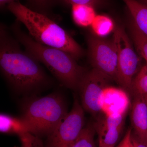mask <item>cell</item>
Instances as JSON below:
<instances>
[{
	"label": "cell",
	"mask_w": 147,
	"mask_h": 147,
	"mask_svg": "<svg viewBox=\"0 0 147 147\" xmlns=\"http://www.w3.org/2000/svg\"><path fill=\"white\" fill-rule=\"evenodd\" d=\"M9 34L6 27L0 26V67L9 83L20 91H29L49 83V78L38 61Z\"/></svg>",
	"instance_id": "1"
},
{
	"label": "cell",
	"mask_w": 147,
	"mask_h": 147,
	"mask_svg": "<svg viewBox=\"0 0 147 147\" xmlns=\"http://www.w3.org/2000/svg\"><path fill=\"white\" fill-rule=\"evenodd\" d=\"M20 22L16 20L11 30L26 51L42 63L52 74L67 88L78 89L86 74L85 69L76 59L63 50L39 43L21 30Z\"/></svg>",
	"instance_id": "2"
},
{
	"label": "cell",
	"mask_w": 147,
	"mask_h": 147,
	"mask_svg": "<svg viewBox=\"0 0 147 147\" xmlns=\"http://www.w3.org/2000/svg\"><path fill=\"white\" fill-rule=\"evenodd\" d=\"M7 9L16 20L24 24L37 42L63 50L76 60L84 56V50L75 40L47 15L28 8L18 2L9 4Z\"/></svg>",
	"instance_id": "3"
},
{
	"label": "cell",
	"mask_w": 147,
	"mask_h": 147,
	"mask_svg": "<svg viewBox=\"0 0 147 147\" xmlns=\"http://www.w3.org/2000/svg\"><path fill=\"white\" fill-rule=\"evenodd\" d=\"M22 112L30 133L38 137L50 135L67 113L63 97L57 93L27 100Z\"/></svg>",
	"instance_id": "4"
},
{
	"label": "cell",
	"mask_w": 147,
	"mask_h": 147,
	"mask_svg": "<svg viewBox=\"0 0 147 147\" xmlns=\"http://www.w3.org/2000/svg\"><path fill=\"white\" fill-rule=\"evenodd\" d=\"M113 40L117 53V82L124 90L131 91L133 77L139 69L140 59L126 32L121 26L115 27Z\"/></svg>",
	"instance_id": "5"
},
{
	"label": "cell",
	"mask_w": 147,
	"mask_h": 147,
	"mask_svg": "<svg viewBox=\"0 0 147 147\" xmlns=\"http://www.w3.org/2000/svg\"><path fill=\"white\" fill-rule=\"evenodd\" d=\"M84 125V109L75 97L71 111L48 135L46 147H71L82 133Z\"/></svg>",
	"instance_id": "6"
},
{
	"label": "cell",
	"mask_w": 147,
	"mask_h": 147,
	"mask_svg": "<svg viewBox=\"0 0 147 147\" xmlns=\"http://www.w3.org/2000/svg\"><path fill=\"white\" fill-rule=\"evenodd\" d=\"M88 56L93 67L117 82L118 57L117 49L112 40L94 35L87 38Z\"/></svg>",
	"instance_id": "7"
},
{
	"label": "cell",
	"mask_w": 147,
	"mask_h": 147,
	"mask_svg": "<svg viewBox=\"0 0 147 147\" xmlns=\"http://www.w3.org/2000/svg\"><path fill=\"white\" fill-rule=\"evenodd\" d=\"M110 80L94 68L86 72L78 88L84 110L94 116L101 112L99 105V98L103 90L109 86Z\"/></svg>",
	"instance_id": "8"
},
{
	"label": "cell",
	"mask_w": 147,
	"mask_h": 147,
	"mask_svg": "<svg viewBox=\"0 0 147 147\" xmlns=\"http://www.w3.org/2000/svg\"><path fill=\"white\" fill-rule=\"evenodd\" d=\"M129 104V98L125 90L110 86L103 90L99 98L101 112L107 117L126 115Z\"/></svg>",
	"instance_id": "9"
},
{
	"label": "cell",
	"mask_w": 147,
	"mask_h": 147,
	"mask_svg": "<svg viewBox=\"0 0 147 147\" xmlns=\"http://www.w3.org/2000/svg\"><path fill=\"white\" fill-rule=\"evenodd\" d=\"M94 125L98 137V147H115L124 125L123 117H110L105 116Z\"/></svg>",
	"instance_id": "10"
},
{
	"label": "cell",
	"mask_w": 147,
	"mask_h": 147,
	"mask_svg": "<svg viewBox=\"0 0 147 147\" xmlns=\"http://www.w3.org/2000/svg\"><path fill=\"white\" fill-rule=\"evenodd\" d=\"M131 121L134 135L146 144L147 139V106L143 95H135L131 107Z\"/></svg>",
	"instance_id": "11"
},
{
	"label": "cell",
	"mask_w": 147,
	"mask_h": 147,
	"mask_svg": "<svg viewBox=\"0 0 147 147\" xmlns=\"http://www.w3.org/2000/svg\"><path fill=\"white\" fill-rule=\"evenodd\" d=\"M137 28L147 36V5L138 0H123Z\"/></svg>",
	"instance_id": "12"
},
{
	"label": "cell",
	"mask_w": 147,
	"mask_h": 147,
	"mask_svg": "<svg viewBox=\"0 0 147 147\" xmlns=\"http://www.w3.org/2000/svg\"><path fill=\"white\" fill-rule=\"evenodd\" d=\"M0 131L2 133L18 135L30 132L28 125L23 118H16L5 115H0Z\"/></svg>",
	"instance_id": "13"
},
{
	"label": "cell",
	"mask_w": 147,
	"mask_h": 147,
	"mask_svg": "<svg viewBox=\"0 0 147 147\" xmlns=\"http://www.w3.org/2000/svg\"><path fill=\"white\" fill-rule=\"evenodd\" d=\"M71 12L74 23L82 27L91 26L96 16L94 7L88 5H73Z\"/></svg>",
	"instance_id": "14"
},
{
	"label": "cell",
	"mask_w": 147,
	"mask_h": 147,
	"mask_svg": "<svg viewBox=\"0 0 147 147\" xmlns=\"http://www.w3.org/2000/svg\"><path fill=\"white\" fill-rule=\"evenodd\" d=\"M129 22V29L137 52L146 62L147 64V36L137 28L131 18Z\"/></svg>",
	"instance_id": "15"
},
{
	"label": "cell",
	"mask_w": 147,
	"mask_h": 147,
	"mask_svg": "<svg viewBox=\"0 0 147 147\" xmlns=\"http://www.w3.org/2000/svg\"><path fill=\"white\" fill-rule=\"evenodd\" d=\"M91 26L96 35L99 37L108 35L114 31L115 27L110 17L103 15L96 16Z\"/></svg>",
	"instance_id": "16"
},
{
	"label": "cell",
	"mask_w": 147,
	"mask_h": 147,
	"mask_svg": "<svg viewBox=\"0 0 147 147\" xmlns=\"http://www.w3.org/2000/svg\"><path fill=\"white\" fill-rule=\"evenodd\" d=\"M94 125L90 123L84 127L78 139L71 147H95Z\"/></svg>",
	"instance_id": "17"
},
{
	"label": "cell",
	"mask_w": 147,
	"mask_h": 147,
	"mask_svg": "<svg viewBox=\"0 0 147 147\" xmlns=\"http://www.w3.org/2000/svg\"><path fill=\"white\" fill-rule=\"evenodd\" d=\"M131 91L135 95L147 94V64L142 67L133 79Z\"/></svg>",
	"instance_id": "18"
},
{
	"label": "cell",
	"mask_w": 147,
	"mask_h": 147,
	"mask_svg": "<svg viewBox=\"0 0 147 147\" xmlns=\"http://www.w3.org/2000/svg\"><path fill=\"white\" fill-rule=\"evenodd\" d=\"M21 140V147H47L39 137L30 132L19 135Z\"/></svg>",
	"instance_id": "19"
},
{
	"label": "cell",
	"mask_w": 147,
	"mask_h": 147,
	"mask_svg": "<svg viewBox=\"0 0 147 147\" xmlns=\"http://www.w3.org/2000/svg\"><path fill=\"white\" fill-rule=\"evenodd\" d=\"M64 4L72 5L74 4L88 5L95 7L100 5L103 0H59Z\"/></svg>",
	"instance_id": "20"
},
{
	"label": "cell",
	"mask_w": 147,
	"mask_h": 147,
	"mask_svg": "<svg viewBox=\"0 0 147 147\" xmlns=\"http://www.w3.org/2000/svg\"><path fill=\"white\" fill-rule=\"evenodd\" d=\"M29 1L35 8L37 9V11L44 14H45L44 11H46L50 6L51 2V0H29Z\"/></svg>",
	"instance_id": "21"
},
{
	"label": "cell",
	"mask_w": 147,
	"mask_h": 147,
	"mask_svg": "<svg viewBox=\"0 0 147 147\" xmlns=\"http://www.w3.org/2000/svg\"><path fill=\"white\" fill-rule=\"evenodd\" d=\"M132 134L131 129H128L123 139L117 147H134L132 142Z\"/></svg>",
	"instance_id": "22"
},
{
	"label": "cell",
	"mask_w": 147,
	"mask_h": 147,
	"mask_svg": "<svg viewBox=\"0 0 147 147\" xmlns=\"http://www.w3.org/2000/svg\"><path fill=\"white\" fill-rule=\"evenodd\" d=\"M132 142L134 147H147L146 144L140 142L133 134H132Z\"/></svg>",
	"instance_id": "23"
},
{
	"label": "cell",
	"mask_w": 147,
	"mask_h": 147,
	"mask_svg": "<svg viewBox=\"0 0 147 147\" xmlns=\"http://www.w3.org/2000/svg\"><path fill=\"white\" fill-rule=\"evenodd\" d=\"M18 0H0V5L1 7H3L7 4H9L13 2L16 1Z\"/></svg>",
	"instance_id": "24"
},
{
	"label": "cell",
	"mask_w": 147,
	"mask_h": 147,
	"mask_svg": "<svg viewBox=\"0 0 147 147\" xmlns=\"http://www.w3.org/2000/svg\"><path fill=\"white\" fill-rule=\"evenodd\" d=\"M143 96H144V99L145 102H146L147 106V94L144 95Z\"/></svg>",
	"instance_id": "25"
},
{
	"label": "cell",
	"mask_w": 147,
	"mask_h": 147,
	"mask_svg": "<svg viewBox=\"0 0 147 147\" xmlns=\"http://www.w3.org/2000/svg\"><path fill=\"white\" fill-rule=\"evenodd\" d=\"M139 1L141 2L144 3L145 4L147 5V0H138Z\"/></svg>",
	"instance_id": "26"
},
{
	"label": "cell",
	"mask_w": 147,
	"mask_h": 147,
	"mask_svg": "<svg viewBox=\"0 0 147 147\" xmlns=\"http://www.w3.org/2000/svg\"><path fill=\"white\" fill-rule=\"evenodd\" d=\"M146 144L147 145V139L146 140Z\"/></svg>",
	"instance_id": "27"
}]
</instances>
